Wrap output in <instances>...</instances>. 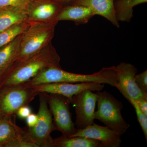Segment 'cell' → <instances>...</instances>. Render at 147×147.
<instances>
[{
  "instance_id": "1",
  "label": "cell",
  "mask_w": 147,
  "mask_h": 147,
  "mask_svg": "<svg viewBox=\"0 0 147 147\" xmlns=\"http://www.w3.org/2000/svg\"><path fill=\"white\" fill-rule=\"evenodd\" d=\"M60 58L54 47L48 45L39 53L18 64L3 75L1 87L28 82L46 69L61 68Z\"/></svg>"
},
{
  "instance_id": "2",
  "label": "cell",
  "mask_w": 147,
  "mask_h": 147,
  "mask_svg": "<svg viewBox=\"0 0 147 147\" xmlns=\"http://www.w3.org/2000/svg\"><path fill=\"white\" fill-rule=\"evenodd\" d=\"M57 22L53 21L31 24L21 34L18 54L6 72L47 47L54 36Z\"/></svg>"
},
{
  "instance_id": "3",
  "label": "cell",
  "mask_w": 147,
  "mask_h": 147,
  "mask_svg": "<svg viewBox=\"0 0 147 147\" xmlns=\"http://www.w3.org/2000/svg\"><path fill=\"white\" fill-rule=\"evenodd\" d=\"M97 111L95 112V119L98 120L105 126L121 135L126 132L130 125L124 119L121 111L122 102L108 92L96 91Z\"/></svg>"
},
{
  "instance_id": "4",
  "label": "cell",
  "mask_w": 147,
  "mask_h": 147,
  "mask_svg": "<svg viewBox=\"0 0 147 147\" xmlns=\"http://www.w3.org/2000/svg\"><path fill=\"white\" fill-rule=\"evenodd\" d=\"M3 88L0 92V121L11 117L19 108L28 105L39 94L28 82Z\"/></svg>"
},
{
  "instance_id": "5",
  "label": "cell",
  "mask_w": 147,
  "mask_h": 147,
  "mask_svg": "<svg viewBox=\"0 0 147 147\" xmlns=\"http://www.w3.org/2000/svg\"><path fill=\"white\" fill-rule=\"evenodd\" d=\"M43 94L54 117L55 130L60 131L63 136L71 137L78 129L71 119L70 100L61 95Z\"/></svg>"
},
{
  "instance_id": "6",
  "label": "cell",
  "mask_w": 147,
  "mask_h": 147,
  "mask_svg": "<svg viewBox=\"0 0 147 147\" xmlns=\"http://www.w3.org/2000/svg\"><path fill=\"white\" fill-rule=\"evenodd\" d=\"M39 106L36 124L26 129L27 134L33 142L40 147H52L53 139L51 132L55 130L52 115L45 95L40 93Z\"/></svg>"
},
{
  "instance_id": "7",
  "label": "cell",
  "mask_w": 147,
  "mask_h": 147,
  "mask_svg": "<svg viewBox=\"0 0 147 147\" xmlns=\"http://www.w3.org/2000/svg\"><path fill=\"white\" fill-rule=\"evenodd\" d=\"M97 98L96 93L89 90L82 91L72 97L70 102L75 108V124L77 129H83L94 123Z\"/></svg>"
},
{
  "instance_id": "8",
  "label": "cell",
  "mask_w": 147,
  "mask_h": 147,
  "mask_svg": "<svg viewBox=\"0 0 147 147\" xmlns=\"http://www.w3.org/2000/svg\"><path fill=\"white\" fill-rule=\"evenodd\" d=\"M104 84L99 83H54L32 86L36 92L61 95L71 100L74 96L86 90L99 91L103 89Z\"/></svg>"
},
{
  "instance_id": "9",
  "label": "cell",
  "mask_w": 147,
  "mask_h": 147,
  "mask_svg": "<svg viewBox=\"0 0 147 147\" xmlns=\"http://www.w3.org/2000/svg\"><path fill=\"white\" fill-rule=\"evenodd\" d=\"M116 67L119 71V83L116 88L127 99L147 98L145 94L137 86L135 82L137 68L131 63L121 62Z\"/></svg>"
},
{
  "instance_id": "10",
  "label": "cell",
  "mask_w": 147,
  "mask_h": 147,
  "mask_svg": "<svg viewBox=\"0 0 147 147\" xmlns=\"http://www.w3.org/2000/svg\"><path fill=\"white\" fill-rule=\"evenodd\" d=\"M121 136L107 127L94 123L83 129H77L76 133L70 137H84L96 140L100 142L102 147H119L121 143Z\"/></svg>"
},
{
  "instance_id": "11",
  "label": "cell",
  "mask_w": 147,
  "mask_h": 147,
  "mask_svg": "<svg viewBox=\"0 0 147 147\" xmlns=\"http://www.w3.org/2000/svg\"><path fill=\"white\" fill-rule=\"evenodd\" d=\"M115 0H74L70 4L78 5L88 7L94 15H99L106 18L114 26L120 27L117 20L114 7Z\"/></svg>"
},
{
  "instance_id": "12",
  "label": "cell",
  "mask_w": 147,
  "mask_h": 147,
  "mask_svg": "<svg viewBox=\"0 0 147 147\" xmlns=\"http://www.w3.org/2000/svg\"><path fill=\"white\" fill-rule=\"evenodd\" d=\"M33 4L29 9V20L37 22L56 21V17L64 6L55 0Z\"/></svg>"
},
{
  "instance_id": "13",
  "label": "cell",
  "mask_w": 147,
  "mask_h": 147,
  "mask_svg": "<svg viewBox=\"0 0 147 147\" xmlns=\"http://www.w3.org/2000/svg\"><path fill=\"white\" fill-rule=\"evenodd\" d=\"M95 16L89 8L84 6L70 4L64 6L56 17L57 21H70L76 25L87 24Z\"/></svg>"
},
{
  "instance_id": "14",
  "label": "cell",
  "mask_w": 147,
  "mask_h": 147,
  "mask_svg": "<svg viewBox=\"0 0 147 147\" xmlns=\"http://www.w3.org/2000/svg\"><path fill=\"white\" fill-rule=\"evenodd\" d=\"M28 9L18 7L0 9V32L29 20Z\"/></svg>"
},
{
  "instance_id": "15",
  "label": "cell",
  "mask_w": 147,
  "mask_h": 147,
  "mask_svg": "<svg viewBox=\"0 0 147 147\" xmlns=\"http://www.w3.org/2000/svg\"><path fill=\"white\" fill-rule=\"evenodd\" d=\"M26 129L16 125L11 117L0 121V147H5L8 143L27 137Z\"/></svg>"
},
{
  "instance_id": "16",
  "label": "cell",
  "mask_w": 147,
  "mask_h": 147,
  "mask_svg": "<svg viewBox=\"0 0 147 147\" xmlns=\"http://www.w3.org/2000/svg\"><path fill=\"white\" fill-rule=\"evenodd\" d=\"M21 34L0 48V78L9 68L18 54Z\"/></svg>"
},
{
  "instance_id": "17",
  "label": "cell",
  "mask_w": 147,
  "mask_h": 147,
  "mask_svg": "<svg viewBox=\"0 0 147 147\" xmlns=\"http://www.w3.org/2000/svg\"><path fill=\"white\" fill-rule=\"evenodd\" d=\"M52 147H102L96 141L82 137H61L53 139Z\"/></svg>"
},
{
  "instance_id": "18",
  "label": "cell",
  "mask_w": 147,
  "mask_h": 147,
  "mask_svg": "<svg viewBox=\"0 0 147 147\" xmlns=\"http://www.w3.org/2000/svg\"><path fill=\"white\" fill-rule=\"evenodd\" d=\"M147 0H115L114 7L116 18L120 22H129L133 16V8Z\"/></svg>"
},
{
  "instance_id": "19",
  "label": "cell",
  "mask_w": 147,
  "mask_h": 147,
  "mask_svg": "<svg viewBox=\"0 0 147 147\" xmlns=\"http://www.w3.org/2000/svg\"><path fill=\"white\" fill-rule=\"evenodd\" d=\"M31 24L27 21L14 25L0 32V48L8 44L26 31Z\"/></svg>"
},
{
  "instance_id": "20",
  "label": "cell",
  "mask_w": 147,
  "mask_h": 147,
  "mask_svg": "<svg viewBox=\"0 0 147 147\" xmlns=\"http://www.w3.org/2000/svg\"><path fill=\"white\" fill-rule=\"evenodd\" d=\"M35 0H0V9L18 7L28 9Z\"/></svg>"
},
{
  "instance_id": "21",
  "label": "cell",
  "mask_w": 147,
  "mask_h": 147,
  "mask_svg": "<svg viewBox=\"0 0 147 147\" xmlns=\"http://www.w3.org/2000/svg\"><path fill=\"white\" fill-rule=\"evenodd\" d=\"M127 100L133 105L137 114V119L144 135L146 141H147V116L140 110L137 103L134 99L129 98Z\"/></svg>"
},
{
  "instance_id": "22",
  "label": "cell",
  "mask_w": 147,
  "mask_h": 147,
  "mask_svg": "<svg viewBox=\"0 0 147 147\" xmlns=\"http://www.w3.org/2000/svg\"><path fill=\"white\" fill-rule=\"evenodd\" d=\"M5 147H40L37 144L30 139L28 136L16 139L8 143Z\"/></svg>"
},
{
  "instance_id": "23",
  "label": "cell",
  "mask_w": 147,
  "mask_h": 147,
  "mask_svg": "<svg viewBox=\"0 0 147 147\" xmlns=\"http://www.w3.org/2000/svg\"><path fill=\"white\" fill-rule=\"evenodd\" d=\"M134 79L137 86L144 93L147 94V70L136 74Z\"/></svg>"
},
{
  "instance_id": "24",
  "label": "cell",
  "mask_w": 147,
  "mask_h": 147,
  "mask_svg": "<svg viewBox=\"0 0 147 147\" xmlns=\"http://www.w3.org/2000/svg\"><path fill=\"white\" fill-rule=\"evenodd\" d=\"M32 113L31 108L28 105H24L19 108L16 115L19 118L26 119Z\"/></svg>"
},
{
  "instance_id": "25",
  "label": "cell",
  "mask_w": 147,
  "mask_h": 147,
  "mask_svg": "<svg viewBox=\"0 0 147 147\" xmlns=\"http://www.w3.org/2000/svg\"><path fill=\"white\" fill-rule=\"evenodd\" d=\"M26 119L28 127H32L34 126L37 123L38 116L37 115L32 113Z\"/></svg>"
},
{
  "instance_id": "26",
  "label": "cell",
  "mask_w": 147,
  "mask_h": 147,
  "mask_svg": "<svg viewBox=\"0 0 147 147\" xmlns=\"http://www.w3.org/2000/svg\"><path fill=\"white\" fill-rule=\"evenodd\" d=\"M134 100L137 103L140 110L147 116V98L135 99Z\"/></svg>"
},
{
  "instance_id": "27",
  "label": "cell",
  "mask_w": 147,
  "mask_h": 147,
  "mask_svg": "<svg viewBox=\"0 0 147 147\" xmlns=\"http://www.w3.org/2000/svg\"><path fill=\"white\" fill-rule=\"evenodd\" d=\"M55 1L64 5V4L70 2L74 0H55Z\"/></svg>"
}]
</instances>
